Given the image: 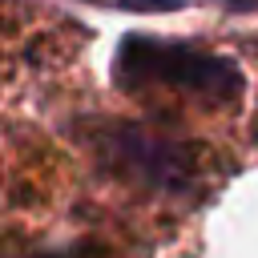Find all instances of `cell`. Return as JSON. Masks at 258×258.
Masks as SVG:
<instances>
[{
  "label": "cell",
  "instance_id": "obj_1",
  "mask_svg": "<svg viewBox=\"0 0 258 258\" xmlns=\"http://www.w3.org/2000/svg\"><path fill=\"white\" fill-rule=\"evenodd\" d=\"M125 69H133L137 77H153L161 85H185L194 93H226L234 89V73L222 60L198 56L189 48H173V44H149V40H133L121 52Z\"/></svg>",
  "mask_w": 258,
  "mask_h": 258
},
{
  "label": "cell",
  "instance_id": "obj_2",
  "mask_svg": "<svg viewBox=\"0 0 258 258\" xmlns=\"http://www.w3.org/2000/svg\"><path fill=\"white\" fill-rule=\"evenodd\" d=\"M121 4H129V8H177L181 0H121Z\"/></svg>",
  "mask_w": 258,
  "mask_h": 258
},
{
  "label": "cell",
  "instance_id": "obj_3",
  "mask_svg": "<svg viewBox=\"0 0 258 258\" xmlns=\"http://www.w3.org/2000/svg\"><path fill=\"white\" fill-rule=\"evenodd\" d=\"M234 4H258V0H234Z\"/></svg>",
  "mask_w": 258,
  "mask_h": 258
}]
</instances>
